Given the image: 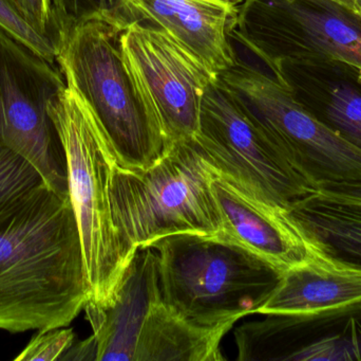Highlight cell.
<instances>
[{
    "instance_id": "1",
    "label": "cell",
    "mask_w": 361,
    "mask_h": 361,
    "mask_svg": "<svg viewBox=\"0 0 361 361\" xmlns=\"http://www.w3.org/2000/svg\"><path fill=\"white\" fill-rule=\"evenodd\" d=\"M89 301L70 197L42 184L0 220V331L65 328Z\"/></svg>"
},
{
    "instance_id": "2",
    "label": "cell",
    "mask_w": 361,
    "mask_h": 361,
    "mask_svg": "<svg viewBox=\"0 0 361 361\" xmlns=\"http://www.w3.org/2000/svg\"><path fill=\"white\" fill-rule=\"evenodd\" d=\"M65 80L48 112L65 157L90 301L106 305L137 249L127 243L116 224L112 190L116 161L108 140L86 100Z\"/></svg>"
},
{
    "instance_id": "3",
    "label": "cell",
    "mask_w": 361,
    "mask_h": 361,
    "mask_svg": "<svg viewBox=\"0 0 361 361\" xmlns=\"http://www.w3.org/2000/svg\"><path fill=\"white\" fill-rule=\"evenodd\" d=\"M124 27L99 19L59 30L56 61L97 118L120 169L141 172L163 158L171 142L150 116L118 46Z\"/></svg>"
},
{
    "instance_id": "4",
    "label": "cell",
    "mask_w": 361,
    "mask_h": 361,
    "mask_svg": "<svg viewBox=\"0 0 361 361\" xmlns=\"http://www.w3.org/2000/svg\"><path fill=\"white\" fill-rule=\"evenodd\" d=\"M163 302L204 329L258 314L282 271L256 254L216 237L177 235L154 242Z\"/></svg>"
},
{
    "instance_id": "5",
    "label": "cell",
    "mask_w": 361,
    "mask_h": 361,
    "mask_svg": "<svg viewBox=\"0 0 361 361\" xmlns=\"http://www.w3.org/2000/svg\"><path fill=\"white\" fill-rule=\"evenodd\" d=\"M214 172L195 139L173 142L145 171L116 165L114 213L127 243L139 249L171 235L216 237L221 220L212 189Z\"/></svg>"
},
{
    "instance_id": "6",
    "label": "cell",
    "mask_w": 361,
    "mask_h": 361,
    "mask_svg": "<svg viewBox=\"0 0 361 361\" xmlns=\"http://www.w3.org/2000/svg\"><path fill=\"white\" fill-rule=\"evenodd\" d=\"M313 191L324 184H361V150L300 103L293 89L237 59L216 76Z\"/></svg>"
},
{
    "instance_id": "7",
    "label": "cell",
    "mask_w": 361,
    "mask_h": 361,
    "mask_svg": "<svg viewBox=\"0 0 361 361\" xmlns=\"http://www.w3.org/2000/svg\"><path fill=\"white\" fill-rule=\"evenodd\" d=\"M193 139L218 173L267 207L286 211L313 191L218 78L204 95Z\"/></svg>"
},
{
    "instance_id": "8",
    "label": "cell",
    "mask_w": 361,
    "mask_h": 361,
    "mask_svg": "<svg viewBox=\"0 0 361 361\" xmlns=\"http://www.w3.org/2000/svg\"><path fill=\"white\" fill-rule=\"evenodd\" d=\"M65 84L57 64L0 27V146L27 159L51 190L68 197L65 157L48 112Z\"/></svg>"
},
{
    "instance_id": "9",
    "label": "cell",
    "mask_w": 361,
    "mask_h": 361,
    "mask_svg": "<svg viewBox=\"0 0 361 361\" xmlns=\"http://www.w3.org/2000/svg\"><path fill=\"white\" fill-rule=\"evenodd\" d=\"M233 40L269 68L313 50L361 74V18L329 0H246Z\"/></svg>"
},
{
    "instance_id": "10",
    "label": "cell",
    "mask_w": 361,
    "mask_h": 361,
    "mask_svg": "<svg viewBox=\"0 0 361 361\" xmlns=\"http://www.w3.org/2000/svg\"><path fill=\"white\" fill-rule=\"evenodd\" d=\"M125 65L150 116L169 142L199 131L202 101L216 76L162 30L139 21L118 33Z\"/></svg>"
},
{
    "instance_id": "11",
    "label": "cell",
    "mask_w": 361,
    "mask_h": 361,
    "mask_svg": "<svg viewBox=\"0 0 361 361\" xmlns=\"http://www.w3.org/2000/svg\"><path fill=\"white\" fill-rule=\"evenodd\" d=\"M239 13L231 0H124L127 23L162 30L216 76L237 63L233 33Z\"/></svg>"
},
{
    "instance_id": "12",
    "label": "cell",
    "mask_w": 361,
    "mask_h": 361,
    "mask_svg": "<svg viewBox=\"0 0 361 361\" xmlns=\"http://www.w3.org/2000/svg\"><path fill=\"white\" fill-rule=\"evenodd\" d=\"M212 189L221 220L216 239L235 244L284 273L305 262L315 244L286 211L273 209L240 190L214 169Z\"/></svg>"
},
{
    "instance_id": "13",
    "label": "cell",
    "mask_w": 361,
    "mask_h": 361,
    "mask_svg": "<svg viewBox=\"0 0 361 361\" xmlns=\"http://www.w3.org/2000/svg\"><path fill=\"white\" fill-rule=\"evenodd\" d=\"M161 298L158 254L152 247L139 248L111 302L101 305L89 301L85 307L97 343V361H135L146 316Z\"/></svg>"
},
{
    "instance_id": "14",
    "label": "cell",
    "mask_w": 361,
    "mask_h": 361,
    "mask_svg": "<svg viewBox=\"0 0 361 361\" xmlns=\"http://www.w3.org/2000/svg\"><path fill=\"white\" fill-rule=\"evenodd\" d=\"M314 244L307 261L282 273L258 314L318 316L361 305V265Z\"/></svg>"
},
{
    "instance_id": "15",
    "label": "cell",
    "mask_w": 361,
    "mask_h": 361,
    "mask_svg": "<svg viewBox=\"0 0 361 361\" xmlns=\"http://www.w3.org/2000/svg\"><path fill=\"white\" fill-rule=\"evenodd\" d=\"M235 324L204 329L183 319L162 298L150 307L135 361H222L220 345Z\"/></svg>"
},
{
    "instance_id": "16",
    "label": "cell",
    "mask_w": 361,
    "mask_h": 361,
    "mask_svg": "<svg viewBox=\"0 0 361 361\" xmlns=\"http://www.w3.org/2000/svg\"><path fill=\"white\" fill-rule=\"evenodd\" d=\"M286 213L324 251L361 265V214L298 201Z\"/></svg>"
},
{
    "instance_id": "17",
    "label": "cell",
    "mask_w": 361,
    "mask_h": 361,
    "mask_svg": "<svg viewBox=\"0 0 361 361\" xmlns=\"http://www.w3.org/2000/svg\"><path fill=\"white\" fill-rule=\"evenodd\" d=\"M42 184V175L31 162L0 146V220L16 211Z\"/></svg>"
},
{
    "instance_id": "18",
    "label": "cell",
    "mask_w": 361,
    "mask_h": 361,
    "mask_svg": "<svg viewBox=\"0 0 361 361\" xmlns=\"http://www.w3.org/2000/svg\"><path fill=\"white\" fill-rule=\"evenodd\" d=\"M54 38L56 32L82 21L99 19L124 27V0H52Z\"/></svg>"
},
{
    "instance_id": "19",
    "label": "cell",
    "mask_w": 361,
    "mask_h": 361,
    "mask_svg": "<svg viewBox=\"0 0 361 361\" xmlns=\"http://www.w3.org/2000/svg\"><path fill=\"white\" fill-rule=\"evenodd\" d=\"M326 112L331 126L361 150V91L350 85L335 87Z\"/></svg>"
},
{
    "instance_id": "20",
    "label": "cell",
    "mask_w": 361,
    "mask_h": 361,
    "mask_svg": "<svg viewBox=\"0 0 361 361\" xmlns=\"http://www.w3.org/2000/svg\"><path fill=\"white\" fill-rule=\"evenodd\" d=\"M0 27L36 54L57 64L54 40L30 23L13 0H0Z\"/></svg>"
},
{
    "instance_id": "21",
    "label": "cell",
    "mask_w": 361,
    "mask_h": 361,
    "mask_svg": "<svg viewBox=\"0 0 361 361\" xmlns=\"http://www.w3.org/2000/svg\"><path fill=\"white\" fill-rule=\"evenodd\" d=\"M75 341L74 331L68 326L37 331L14 361L61 360Z\"/></svg>"
},
{
    "instance_id": "22",
    "label": "cell",
    "mask_w": 361,
    "mask_h": 361,
    "mask_svg": "<svg viewBox=\"0 0 361 361\" xmlns=\"http://www.w3.org/2000/svg\"><path fill=\"white\" fill-rule=\"evenodd\" d=\"M297 201L305 205L334 208L361 214V184H320Z\"/></svg>"
},
{
    "instance_id": "23",
    "label": "cell",
    "mask_w": 361,
    "mask_h": 361,
    "mask_svg": "<svg viewBox=\"0 0 361 361\" xmlns=\"http://www.w3.org/2000/svg\"><path fill=\"white\" fill-rule=\"evenodd\" d=\"M27 20L54 40L52 0H13Z\"/></svg>"
},
{
    "instance_id": "24",
    "label": "cell",
    "mask_w": 361,
    "mask_h": 361,
    "mask_svg": "<svg viewBox=\"0 0 361 361\" xmlns=\"http://www.w3.org/2000/svg\"><path fill=\"white\" fill-rule=\"evenodd\" d=\"M97 360V343L94 337H89L82 341H74L61 361Z\"/></svg>"
},
{
    "instance_id": "25",
    "label": "cell",
    "mask_w": 361,
    "mask_h": 361,
    "mask_svg": "<svg viewBox=\"0 0 361 361\" xmlns=\"http://www.w3.org/2000/svg\"><path fill=\"white\" fill-rule=\"evenodd\" d=\"M329 1L334 2V4L343 6V8L349 11V12L353 13V14L357 15V16L360 15L355 0H329Z\"/></svg>"
},
{
    "instance_id": "26",
    "label": "cell",
    "mask_w": 361,
    "mask_h": 361,
    "mask_svg": "<svg viewBox=\"0 0 361 361\" xmlns=\"http://www.w3.org/2000/svg\"><path fill=\"white\" fill-rule=\"evenodd\" d=\"M356 4H357L358 12H360V15L358 16L361 18V0H355Z\"/></svg>"
},
{
    "instance_id": "27",
    "label": "cell",
    "mask_w": 361,
    "mask_h": 361,
    "mask_svg": "<svg viewBox=\"0 0 361 361\" xmlns=\"http://www.w3.org/2000/svg\"><path fill=\"white\" fill-rule=\"evenodd\" d=\"M231 1L237 2V4H243L244 1H246V0H231Z\"/></svg>"
}]
</instances>
